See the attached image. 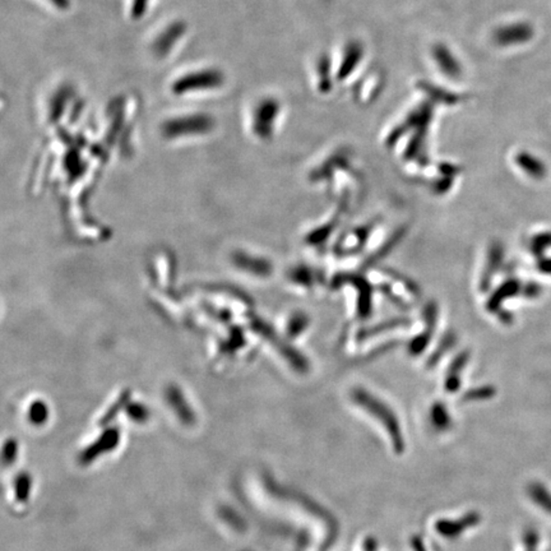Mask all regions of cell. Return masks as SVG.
Returning a JSON list of instances; mask_svg holds the SVG:
<instances>
[{"label":"cell","mask_w":551,"mask_h":551,"mask_svg":"<svg viewBox=\"0 0 551 551\" xmlns=\"http://www.w3.org/2000/svg\"><path fill=\"white\" fill-rule=\"evenodd\" d=\"M530 36L528 28L523 26L506 27L499 33L500 42L501 44H513L519 42V40H526Z\"/></svg>","instance_id":"6"},{"label":"cell","mask_w":551,"mask_h":551,"mask_svg":"<svg viewBox=\"0 0 551 551\" xmlns=\"http://www.w3.org/2000/svg\"><path fill=\"white\" fill-rule=\"evenodd\" d=\"M71 98H73V90H71V86L68 85L62 86L58 91L54 93L52 101H50V109H49V114H50V119L52 122H57L59 117L64 114L65 109L69 104Z\"/></svg>","instance_id":"5"},{"label":"cell","mask_w":551,"mask_h":551,"mask_svg":"<svg viewBox=\"0 0 551 551\" xmlns=\"http://www.w3.org/2000/svg\"><path fill=\"white\" fill-rule=\"evenodd\" d=\"M211 120L206 115H185L169 119L163 125V134L169 138L195 134L207 130Z\"/></svg>","instance_id":"1"},{"label":"cell","mask_w":551,"mask_h":551,"mask_svg":"<svg viewBox=\"0 0 551 551\" xmlns=\"http://www.w3.org/2000/svg\"><path fill=\"white\" fill-rule=\"evenodd\" d=\"M52 3V6L58 9H68L71 7V0H49Z\"/></svg>","instance_id":"10"},{"label":"cell","mask_w":551,"mask_h":551,"mask_svg":"<svg viewBox=\"0 0 551 551\" xmlns=\"http://www.w3.org/2000/svg\"><path fill=\"white\" fill-rule=\"evenodd\" d=\"M220 82V74L217 71H203L189 73L176 79L171 86V91L175 95H187L197 90L216 87Z\"/></svg>","instance_id":"2"},{"label":"cell","mask_w":551,"mask_h":551,"mask_svg":"<svg viewBox=\"0 0 551 551\" xmlns=\"http://www.w3.org/2000/svg\"><path fill=\"white\" fill-rule=\"evenodd\" d=\"M30 489H31V480L30 477L26 475H21L17 479V485H16V490H17V495L20 499H26L30 494Z\"/></svg>","instance_id":"8"},{"label":"cell","mask_w":551,"mask_h":551,"mask_svg":"<svg viewBox=\"0 0 551 551\" xmlns=\"http://www.w3.org/2000/svg\"><path fill=\"white\" fill-rule=\"evenodd\" d=\"M18 453V446H17V441L11 439L6 443V446L3 448V452H1V457L0 460L4 463V465H12Z\"/></svg>","instance_id":"7"},{"label":"cell","mask_w":551,"mask_h":551,"mask_svg":"<svg viewBox=\"0 0 551 551\" xmlns=\"http://www.w3.org/2000/svg\"><path fill=\"white\" fill-rule=\"evenodd\" d=\"M187 31V26L182 22H173L169 26L165 27V30L156 37L152 45V52L157 58L168 57L178 41L182 39V35Z\"/></svg>","instance_id":"3"},{"label":"cell","mask_w":551,"mask_h":551,"mask_svg":"<svg viewBox=\"0 0 551 551\" xmlns=\"http://www.w3.org/2000/svg\"><path fill=\"white\" fill-rule=\"evenodd\" d=\"M149 4V0H133V1H132V9H130L132 17H133L134 20L142 18L143 16L147 12Z\"/></svg>","instance_id":"9"},{"label":"cell","mask_w":551,"mask_h":551,"mask_svg":"<svg viewBox=\"0 0 551 551\" xmlns=\"http://www.w3.org/2000/svg\"><path fill=\"white\" fill-rule=\"evenodd\" d=\"M119 443V434L115 430L106 431L104 435H101L98 441L91 444L90 447L86 449L83 454H81V462L82 463H91L96 457L101 454L108 453L117 447Z\"/></svg>","instance_id":"4"}]
</instances>
